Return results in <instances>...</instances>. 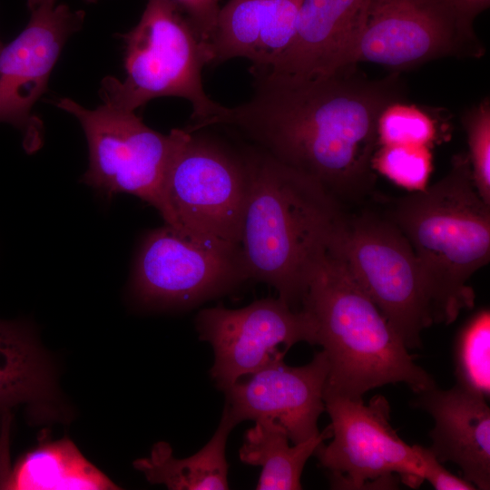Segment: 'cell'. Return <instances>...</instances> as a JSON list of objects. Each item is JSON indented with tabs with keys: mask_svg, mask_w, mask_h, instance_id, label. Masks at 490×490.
Here are the masks:
<instances>
[{
	"mask_svg": "<svg viewBox=\"0 0 490 490\" xmlns=\"http://www.w3.org/2000/svg\"><path fill=\"white\" fill-rule=\"evenodd\" d=\"M250 73V98L224 106L209 127L237 131L342 204L368 194L376 180L372 162L379 116L388 105L405 100L400 73L369 78L357 64L312 77Z\"/></svg>",
	"mask_w": 490,
	"mask_h": 490,
	"instance_id": "1",
	"label": "cell"
},
{
	"mask_svg": "<svg viewBox=\"0 0 490 490\" xmlns=\"http://www.w3.org/2000/svg\"><path fill=\"white\" fill-rule=\"evenodd\" d=\"M248 194L240 250L248 279L273 287L300 309L316 264L348 215L320 184L253 147L244 152Z\"/></svg>",
	"mask_w": 490,
	"mask_h": 490,
	"instance_id": "2",
	"label": "cell"
},
{
	"mask_svg": "<svg viewBox=\"0 0 490 490\" xmlns=\"http://www.w3.org/2000/svg\"><path fill=\"white\" fill-rule=\"evenodd\" d=\"M300 309L312 318L328 361L324 394L359 398L389 384L416 394L436 386L332 249L313 269Z\"/></svg>",
	"mask_w": 490,
	"mask_h": 490,
	"instance_id": "3",
	"label": "cell"
},
{
	"mask_svg": "<svg viewBox=\"0 0 490 490\" xmlns=\"http://www.w3.org/2000/svg\"><path fill=\"white\" fill-rule=\"evenodd\" d=\"M408 240L426 278L435 322L449 325L475 305L468 281L490 260V205L475 189L467 153L446 174L400 198L388 216Z\"/></svg>",
	"mask_w": 490,
	"mask_h": 490,
	"instance_id": "4",
	"label": "cell"
},
{
	"mask_svg": "<svg viewBox=\"0 0 490 490\" xmlns=\"http://www.w3.org/2000/svg\"><path fill=\"white\" fill-rule=\"evenodd\" d=\"M124 44L125 78L106 76L100 88L103 103L134 112L165 96L185 99L192 107L184 128H207L223 110L205 93L203 67L211 64L209 44L172 0H148L138 24L121 34Z\"/></svg>",
	"mask_w": 490,
	"mask_h": 490,
	"instance_id": "5",
	"label": "cell"
},
{
	"mask_svg": "<svg viewBox=\"0 0 490 490\" xmlns=\"http://www.w3.org/2000/svg\"><path fill=\"white\" fill-rule=\"evenodd\" d=\"M248 194L244 154L200 131L187 132L163 183V220L213 250L238 253Z\"/></svg>",
	"mask_w": 490,
	"mask_h": 490,
	"instance_id": "6",
	"label": "cell"
},
{
	"mask_svg": "<svg viewBox=\"0 0 490 490\" xmlns=\"http://www.w3.org/2000/svg\"><path fill=\"white\" fill-rule=\"evenodd\" d=\"M331 249L407 348H421L423 330L436 323L433 301L416 257L396 224L369 212L348 216Z\"/></svg>",
	"mask_w": 490,
	"mask_h": 490,
	"instance_id": "7",
	"label": "cell"
},
{
	"mask_svg": "<svg viewBox=\"0 0 490 490\" xmlns=\"http://www.w3.org/2000/svg\"><path fill=\"white\" fill-rule=\"evenodd\" d=\"M58 108L81 123L89 148L83 183L105 197L129 193L153 206L163 218V183L178 146L187 134L172 129L168 134L148 127L134 112L103 103L89 110L70 98H59Z\"/></svg>",
	"mask_w": 490,
	"mask_h": 490,
	"instance_id": "8",
	"label": "cell"
},
{
	"mask_svg": "<svg viewBox=\"0 0 490 490\" xmlns=\"http://www.w3.org/2000/svg\"><path fill=\"white\" fill-rule=\"evenodd\" d=\"M323 400L332 440L320 444L314 455L328 470L332 488L386 486L395 475L410 487L424 482L421 446H410L399 437L384 397L377 395L365 404L362 397L324 394Z\"/></svg>",
	"mask_w": 490,
	"mask_h": 490,
	"instance_id": "9",
	"label": "cell"
},
{
	"mask_svg": "<svg viewBox=\"0 0 490 490\" xmlns=\"http://www.w3.org/2000/svg\"><path fill=\"white\" fill-rule=\"evenodd\" d=\"M485 48L453 0H369L353 64L402 73L447 57L480 58Z\"/></svg>",
	"mask_w": 490,
	"mask_h": 490,
	"instance_id": "10",
	"label": "cell"
},
{
	"mask_svg": "<svg viewBox=\"0 0 490 490\" xmlns=\"http://www.w3.org/2000/svg\"><path fill=\"white\" fill-rule=\"evenodd\" d=\"M247 279L240 252L205 247L165 224L144 237L132 289L145 306L188 309L227 294Z\"/></svg>",
	"mask_w": 490,
	"mask_h": 490,
	"instance_id": "11",
	"label": "cell"
},
{
	"mask_svg": "<svg viewBox=\"0 0 490 490\" xmlns=\"http://www.w3.org/2000/svg\"><path fill=\"white\" fill-rule=\"evenodd\" d=\"M201 340L211 344L214 363L211 376L222 391L260 369L299 342L317 344L316 327L303 309L279 299H262L231 309H201L195 318Z\"/></svg>",
	"mask_w": 490,
	"mask_h": 490,
	"instance_id": "12",
	"label": "cell"
},
{
	"mask_svg": "<svg viewBox=\"0 0 490 490\" xmlns=\"http://www.w3.org/2000/svg\"><path fill=\"white\" fill-rule=\"evenodd\" d=\"M55 1L40 0L26 27L0 47V122L21 130L27 150L41 142L32 109L45 92L65 42L83 20L82 11Z\"/></svg>",
	"mask_w": 490,
	"mask_h": 490,
	"instance_id": "13",
	"label": "cell"
},
{
	"mask_svg": "<svg viewBox=\"0 0 490 490\" xmlns=\"http://www.w3.org/2000/svg\"><path fill=\"white\" fill-rule=\"evenodd\" d=\"M283 358L272 359L224 389V409L237 425L245 420L276 422L292 444H299L320 433L318 420L325 411L329 366L323 350L300 367L288 366Z\"/></svg>",
	"mask_w": 490,
	"mask_h": 490,
	"instance_id": "14",
	"label": "cell"
},
{
	"mask_svg": "<svg viewBox=\"0 0 490 490\" xmlns=\"http://www.w3.org/2000/svg\"><path fill=\"white\" fill-rule=\"evenodd\" d=\"M369 0H303L294 36L266 71L302 77L354 65L353 54Z\"/></svg>",
	"mask_w": 490,
	"mask_h": 490,
	"instance_id": "15",
	"label": "cell"
},
{
	"mask_svg": "<svg viewBox=\"0 0 490 490\" xmlns=\"http://www.w3.org/2000/svg\"><path fill=\"white\" fill-rule=\"evenodd\" d=\"M413 407L429 414L434 427L428 447L440 463L458 466L476 489L490 488V408L486 398L456 384L416 394Z\"/></svg>",
	"mask_w": 490,
	"mask_h": 490,
	"instance_id": "16",
	"label": "cell"
},
{
	"mask_svg": "<svg viewBox=\"0 0 490 490\" xmlns=\"http://www.w3.org/2000/svg\"><path fill=\"white\" fill-rule=\"evenodd\" d=\"M303 0H228L209 42L211 64L234 58L270 67L289 45Z\"/></svg>",
	"mask_w": 490,
	"mask_h": 490,
	"instance_id": "17",
	"label": "cell"
},
{
	"mask_svg": "<svg viewBox=\"0 0 490 490\" xmlns=\"http://www.w3.org/2000/svg\"><path fill=\"white\" fill-rule=\"evenodd\" d=\"M54 396L51 365L31 328L0 319V411L24 403L40 410Z\"/></svg>",
	"mask_w": 490,
	"mask_h": 490,
	"instance_id": "18",
	"label": "cell"
},
{
	"mask_svg": "<svg viewBox=\"0 0 490 490\" xmlns=\"http://www.w3.org/2000/svg\"><path fill=\"white\" fill-rule=\"evenodd\" d=\"M1 489H119L90 463L68 438L41 442L24 454L6 474Z\"/></svg>",
	"mask_w": 490,
	"mask_h": 490,
	"instance_id": "19",
	"label": "cell"
},
{
	"mask_svg": "<svg viewBox=\"0 0 490 490\" xmlns=\"http://www.w3.org/2000/svg\"><path fill=\"white\" fill-rule=\"evenodd\" d=\"M237 424L223 409L220 422L211 440L196 454L176 458L167 442L153 445L151 455L136 459L135 469L151 484L172 490L228 489L225 449L229 434Z\"/></svg>",
	"mask_w": 490,
	"mask_h": 490,
	"instance_id": "20",
	"label": "cell"
},
{
	"mask_svg": "<svg viewBox=\"0 0 490 490\" xmlns=\"http://www.w3.org/2000/svg\"><path fill=\"white\" fill-rule=\"evenodd\" d=\"M244 435L239 456L242 463L261 467L258 490H299L306 462L329 437L327 428L318 436L292 444L285 429L273 421H256Z\"/></svg>",
	"mask_w": 490,
	"mask_h": 490,
	"instance_id": "21",
	"label": "cell"
},
{
	"mask_svg": "<svg viewBox=\"0 0 490 490\" xmlns=\"http://www.w3.org/2000/svg\"><path fill=\"white\" fill-rule=\"evenodd\" d=\"M454 366L457 386L489 398V309L477 310L459 329L454 345Z\"/></svg>",
	"mask_w": 490,
	"mask_h": 490,
	"instance_id": "22",
	"label": "cell"
},
{
	"mask_svg": "<svg viewBox=\"0 0 490 490\" xmlns=\"http://www.w3.org/2000/svg\"><path fill=\"white\" fill-rule=\"evenodd\" d=\"M373 168L397 185L416 191L427 186L432 157L427 146L379 145Z\"/></svg>",
	"mask_w": 490,
	"mask_h": 490,
	"instance_id": "23",
	"label": "cell"
},
{
	"mask_svg": "<svg viewBox=\"0 0 490 490\" xmlns=\"http://www.w3.org/2000/svg\"><path fill=\"white\" fill-rule=\"evenodd\" d=\"M436 134L435 121L404 102L388 105L377 122L378 145L429 146Z\"/></svg>",
	"mask_w": 490,
	"mask_h": 490,
	"instance_id": "24",
	"label": "cell"
},
{
	"mask_svg": "<svg viewBox=\"0 0 490 490\" xmlns=\"http://www.w3.org/2000/svg\"><path fill=\"white\" fill-rule=\"evenodd\" d=\"M461 122L466 133L472 175L476 191L490 205V101L466 109Z\"/></svg>",
	"mask_w": 490,
	"mask_h": 490,
	"instance_id": "25",
	"label": "cell"
},
{
	"mask_svg": "<svg viewBox=\"0 0 490 490\" xmlns=\"http://www.w3.org/2000/svg\"><path fill=\"white\" fill-rule=\"evenodd\" d=\"M189 19L199 36L209 44L212 36L220 0H172Z\"/></svg>",
	"mask_w": 490,
	"mask_h": 490,
	"instance_id": "26",
	"label": "cell"
},
{
	"mask_svg": "<svg viewBox=\"0 0 490 490\" xmlns=\"http://www.w3.org/2000/svg\"><path fill=\"white\" fill-rule=\"evenodd\" d=\"M423 460V478L436 490H475V486L465 479L450 473L440 463L429 448L420 446Z\"/></svg>",
	"mask_w": 490,
	"mask_h": 490,
	"instance_id": "27",
	"label": "cell"
},
{
	"mask_svg": "<svg viewBox=\"0 0 490 490\" xmlns=\"http://www.w3.org/2000/svg\"><path fill=\"white\" fill-rule=\"evenodd\" d=\"M461 13L470 21L475 22V18L484 11L488 9L490 0H453Z\"/></svg>",
	"mask_w": 490,
	"mask_h": 490,
	"instance_id": "28",
	"label": "cell"
},
{
	"mask_svg": "<svg viewBox=\"0 0 490 490\" xmlns=\"http://www.w3.org/2000/svg\"><path fill=\"white\" fill-rule=\"evenodd\" d=\"M3 446L4 445L0 442V483L9 471L7 465L5 463L4 451H2Z\"/></svg>",
	"mask_w": 490,
	"mask_h": 490,
	"instance_id": "29",
	"label": "cell"
},
{
	"mask_svg": "<svg viewBox=\"0 0 490 490\" xmlns=\"http://www.w3.org/2000/svg\"><path fill=\"white\" fill-rule=\"evenodd\" d=\"M39 2L40 0H27V5L29 9L32 10L38 5Z\"/></svg>",
	"mask_w": 490,
	"mask_h": 490,
	"instance_id": "30",
	"label": "cell"
},
{
	"mask_svg": "<svg viewBox=\"0 0 490 490\" xmlns=\"http://www.w3.org/2000/svg\"><path fill=\"white\" fill-rule=\"evenodd\" d=\"M87 1H89V2H95V1H97V0H87Z\"/></svg>",
	"mask_w": 490,
	"mask_h": 490,
	"instance_id": "31",
	"label": "cell"
},
{
	"mask_svg": "<svg viewBox=\"0 0 490 490\" xmlns=\"http://www.w3.org/2000/svg\"><path fill=\"white\" fill-rule=\"evenodd\" d=\"M2 45H3V44H2V43H1V41H0V47H1Z\"/></svg>",
	"mask_w": 490,
	"mask_h": 490,
	"instance_id": "32",
	"label": "cell"
}]
</instances>
